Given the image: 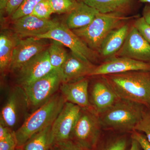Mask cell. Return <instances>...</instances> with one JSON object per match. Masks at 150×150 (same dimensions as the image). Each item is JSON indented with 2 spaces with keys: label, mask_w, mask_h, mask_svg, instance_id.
Returning a JSON list of instances; mask_svg holds the SVG:
<instances>
[{
  "label": "cell",
  "mask_w": 150,
  "mask_h": 150,
  "mask_svg": "<svg viewBox=\"0 0 150 150\" xmlns=\"http://www.w3.org/2000/svg\"><path fill=\"white\" fill-rule=\"evenodd\" d=\"M103 76L119 98L140 103L150 109V71H132Z\"/></svg>",
  "instance_id": "6da1fadb"
},
{
  "label": "cell",
  "mask_w": 150,
  "mask_h": 150,
  "mask_svg": "<svg viewBox=\"0 0 150 150\" xmlns=\"http://www.w3.org/2000/svg\"><path fill=\"white\" fill-rule=\"evenodd\" d=\"M66 102L59 91L28 115L20 127L15 131L17 148H21L33 136L51 126Z\"/></svg>",
  "instance_id": "7a4b0ae2"
},
{
  "label": "cell",
  "mask_w": 150,
  "mask_h": 150,
  "mask_svg": "<svg viewBox=\"0 0 150 150\" xmlns=\"http://www.w3.org/2000/svg\"><path fill=\"white\" fill-rule=\"evenodd\" d=\"M146 108L143 105L119 98L111 107L98 114L103 130L131 133Z\"/></svg>",
  "instance_id": "3957f363"
},
{
  "label": "cell",
  "mask_w": 150,
  "mask_h": 150,
  "mask_svg": "<svg viewBox=\"0 0 150 150\" xmlns=\"http://www.w3.org/2000/svg\"><path fill=\"white\" fill-rule=\"evenodd\" d=\"M136 16H127L121 13H98L90 24L80 29L73 30L89 48L98 52L101 43L109 33L125 24Z\"/></svg>",
  "instance_id": "277c9868"
},
{
  "label": "cell",
  "mask_w": 150,
  "mask_h": 150,
  "mask_svg": "<svg viewBox=\"0 0 150 150\" xmlns=\"http://www.w3.org/2000/svg\"><path fill=\"white\" fill-rule=\"evenodd\" d=\"M102 131L98 113L93 109L81 108L70 139L93 150Z\"/></svg>",
  "instance_id": "5b68a950"
},
{
  "label": "cell",
  "mask_w": 150,
  "mask_h": 150,
  "mask_svg": "<svg viewBox=\"0 0 150 150\" xmlns=\"http://www.w3.org/2000/svg\"><path fill=\"white\" fill-rule=\"evenodd\" d=\"M36 38L59 41L64 46L69 48L71 52L81 59L94 64L99 63L100 61L98 53L89 48L66 24L60 23L49 32Z\"/></svg>",
  "instance_id": "8992f818"
},
{
  "label": "cell",
  "mask_w": 150,
  "mask_h": 150,
  "mask_svg": "<svg viewBox=\"0 0 150 150\" xmlns=\"http://www.w3.org/2000/svg\"><path fill=\"white\" fill-rule=\"evenodd\" d=\"M28 101L24 89L18 86L9 92L1 107L0 123L15 131L20 127L28 116Z\"/></svg>",
  "instance_id": "52a82bcc"
},
{
  "label": "cell",
  "mask_w": 150,
  "mask_h": 150,
  "mask_svg": "<svg viewBox=\"0 0 150 150\" xmlns=\"http://www.w3.org/2000/svg\"><path fill=\"white\" fill-rule=\"evenodd\" d=\"M63 83L61 70L51 73L22 88L27 96L29 110H35L57 93Z\"/></svg>",
  "instance_id": "ba28073f"
},
{
  "label": "cell",
  "mask_w": 150,
  "mask_h": 150,
  "mask_svg": "<svg viewBox=\"0 0 150 150\" xmlns=\"http://www.w3.org/2000/svg\"><path fill=\"white\" fill-rule=\"evenodd\" d=\"M55 69L50 63L48 49L34 56L17 71V86L24 88Z\"/></svg>",
  "instance_id": "9c48e42d"
},
{
  "label": "cell",
  "mask_w": 150,
  "mask_h": 150,
  "mask_svg": "<svg viewBox=\"0 0 150 150\" xmlns=\"http://www.w3.org/2000/svg\"><path fill=\"white\" fill-rule=\"evenodd\" d=\"M92 77L94 79L89 84V100L92 108L99 114L111 107L119 98L104 76Z\"/></svg>",
  "instance_id": "30bf717a"
},
{
  "label": "cell",
  "mask_w": 150,
  "mask_h": 150,
  "mask_svg": "<svg viewBox=\"0 0 150 150\" xmlns=\"http://www.w3.org/2000/svg\"><path fill=\"white\" fill-rule=\"evenodd\" d=\"M81 108L74 103H65L51 126L52 146L57 143L70 139Z\"/></svg>",
  "instance_id": "8fae6325"
},
{
  "label": "cell",
  "mask_w": 150,
  "mask_h": 150,
  "mask_svg": "<svg viewBox=\"0 0 150 150\" xmlns=\"http://www.w3.org/2000/svg\"><path fill=\"white\" fill-rule=\"evenodd\" d=\"M47 40L36 37L20 39L13 50L10 71H17L34 56L48 49Z\"/></svg>",
  "instance_id": "7c38bea8"
},
{
  "label": "cell",
  "mask_w": 150,
  "mask_h": 150,
  "mask_svg": "<svg viewBox=\"0 0 150 150\" xmlns=\"http://www.w3.org/2000/svg\"><path fill=\"white\" fill-rule=\"evenodd\" d=\"M59 24L55 21L38 18L30 14L13 20L12 26L13 32L22 39L43 35Z\"/></svg>",
  "instance_id": "4fadbf2b"
},
{
  "label": "cell",
  "mask_w": 150,
  "mask_h": 150,
  "mask_svg": "<svg viewBox=\"0 0 150 150\" xmlns=\"http://www.w3.org/2000/svg\"><path fill=\"white\" fill-rule=\"evenodd\" d=\"M137 71H150V63L127 57L115 56L97 65L90 77Z\"/></svg>",
  "instance_id": "5bb4252c"
},
{
  "label": "cell",
  "mask_w": 150,
  "mask_h": 150,
  "mask_svg": "<svg viewBox=\"0 0 150 150\" xmlns=\"http://www.w3.org/2000/svg\"><path fill=\"white\" fill-rule=\"evenodd\" d=\"M115 56L150 63V44L133 25L123 46Z\"/></svg>",
  "instance_id": "9a60e30c"
},
{
  "label": "cell",
  "mask_w": 150,
  "mask_h": 150,
  "mask_svg": "<svg viewBox=\"0 0 150 150\" xmlns=\"http://www.w3.org/2000/svg\"><path fill=\"white\" fill-rule=\"evenodd\" d=\"M96 66L91 62L83 60L72 52H70L60 69L63 83L74 81L90 76Z\"/></svg>",
  "instance_id": "2e32d148"
},
{
  "label": "cell",
  "mask_w": 150,
  "mask_h": 150,
  "mask_svg": "<svg viewBox=\"0 0 150 150\" xmlns=\"http://www.w3.org/2000/svg\"><path fill=\"white\" fill-rule=\"evenodd\" d=\"M88 77L62 84L59 90L66 102L76 105L81 108L93 109L89 100Z\"/></svg>",
  "instance_id": "e0dca14e"
},
{
  "label": "cell",
  "mask_w": 150,
  "mask_h": 150,
  "mask_svg": "<svg viewBox=\"0 0 150 150\" xmlns=\"http://www.w3.org/2000/svg\"><path fill=\"white\" fill-rule=\"evenodd\" d=\"M131 27L125 23L110 31L101 43L98 53L104 61L115 56L121 49Z\"/></svg>",
  "instance_id": "ac0fdd59"
},
{
  "label": "cell",
  "mask_w": 150,
  "mask_h": 150,
  "mask_svg": "<svg viewBox=\"0 0 150 150\" xmlns=\"http://www.w3.org/2000/svg\"><path fill=\"white\" fill-rule=\"evenodd\" d=\"M131 133L103 130L93 150H131Z\"/></svg>",
  "instance_id": "d6986e66"
},
{
  "label": "cell",
  "mask_w": 150,
  "mask_h": 150,
  "mask_svg": "<svg viewBox=\"0 0 150 150\" xmlns=\"http://www.w3.org/2000/svg\"><path fill=\"white\" fill-rule=\"evenodd\" d=\"M98 13L96 9L79 0L76 8L68 14L65 24L72 30L83 28L90 24Z\"/></svg>",
  "instance_id": "ffe728a7"
},
{
  "label": "cell",
  "mask_w": 150,
  "mask_h": 150,
  "mask_svg": "<svg viewBox=\"0 0 150 150\" xmlns=\"http://www.w3.org/2000/svg\"><path fill=\"white\" fill-rule=\"evenodd\" d=\"M20 39L14 32L5 30L1 33L0 71L2 74L10 70L13 50Z\"/></svg>",
  "instance_id": "44dd1931"
},
{
  "label": "cell",
  "mask_w": 150,
  "mask_h": 150,
  "mask_svg": "<svg viewBox=\"0 0 150 150\" xmlns=\"http://www.w3.org/2000/svg\"><path fill=\"white\" fill-rule=\"evenodd\" d=\"M103 13L126 14L131 9L134 0H81Z\"/></svg>",
  "instance_id": "7402d4cb"
},
{
  "label": "cell",
  "mask_w": 150,
  "mask_h": 150,
  "mask_svg": "<svg viewBox=\"0 0 150 150\" xmlns=\"http://www.w3.org/2000/svg\"><path fill=\"white\" fill-rule=\"evenodd\" d=\"M48 126L29 139L23 146V150H50L52 147L51 126Z\"/></svg>",
  "instance_id": "603a6c76"
},
{
  "label": "cell",
  "mask_w": 150,
  "mask_h": 150,
  "mask_svg": "<svg viewBox=\"0 0 150 150\" xmlns=\"http://www.w3.org/2000/svg\"><path fill=\"white\" fill-rule=\"evenodd\" d=\"M62 43L52 40L48 48L49 60L54 69H59L67 59L68 53Z\"/></svg>",
  "instance_id": "cb8c5ba5"
},
{
  "label": "cell",
  "mask_w": 150,
  "mask_h": 150,
  "mask_svg": "<svg viewBox=\"0 0 150 150\" xmlns=\"http://www.w3.org/2000/svg\"><path fill=\"white\" fill-rule=\"evenodd\" d=\"M54 13H69L77 5L76 0H49Z\"/></svg>",
  "instance_id": "d4e9b609"
},
{
  "label": "cell",
  "mask_w": 150,
  "mask_h": 150,
  "mask_svg": "<svg viewBox=\"0 0 150 150\" xmlns=\"http://www.w3.org/2000/svg\"><path fill=\"white\" fill-rule=\"evenodd\" d=\"M54 13L49 0H42L35 6L31 15L38 18L49 19Z\"/></svg>",
  "instance_id": "484cf974"
},
{
  "label": "cell",
  "mask_w": 150,
  "mask_h": 150,
  "mask_svg": "<svg viewBox=\"0 0 150 150\" xmlns=\"http://www.w3.org/2000/svg\"><path fill=\"white\" fill-rule=\"evenodd\" d=\"M42 0H24L21 5L11 16L13 21L31 14L33 9Z\"/></svg>",
  "instance_id": "4316f807"
},
{
  "label": "cell",
  "mask_w": 150,
  "mask_h": 150,
  "mask_svg": "<svg viewBox=\"0 0 150 150\" xmlns=\"http://www.w3.org/2000/svg\"><path fill=\"white\" fill-rule=\"evenodd\" d=\"M134 130L144 133L150 142V109L146 108L142 119L135 127Z\"/></svg>",
  "instance_id": "83f0119b"
},
{
  "label": "cell",
  "mask_w": 150,
  "mask_h": 150,
  "mask_svg": "<svg viewBox=\"0 0 150 150\" xmlns=\"http://www.w3.org/2000/svg\"><path fill=\"white\" fill-rule=\"evenodd\" d=\"M133 25L137 28L145 40L150 44V25L145 21L143 17L137 18Z\"/></svg>",
  "instance_id": "f1b7e54d"
},
{
  "label": "cell",
  "mask_w": 150,
  "mask_h": 150,
  "mask_svg": "<svg viewBox=\"0 0 150 150\" xmlns=\"http://www.w3.org/2000/svg\"><path fill=\"white\" fill-rule=\"evenodd\" d=\"M52 148L54 150H93L84 147L70 139L57 143Z\"/></svg>",
  "instance_id": "f546056e"
},
{
  "label": "cell",
  "mask_w": 150,
  "mask_h": 150,
  "mask_svg": "<svg viewBox=\"0 0 150 150\" xmlns=\"http://www.w3.org/2000/svg\"><path fill=\"white\" fill-rule=\"evenodd\" d=\"M133 139L139 144L143 150H150V142L148 141L146 135L140 131L134 130L131 132Z\"/></svg>",
  "instance_id": "4dcf8cb0"
},
{
  "label": "cell",
  "mask_w": 150,
  "mask_h": 150,
  "mask_svg": "<svg viewBox=\"0 0 150 150\" xmlns=\"http://www.w3.org/2000/svg\"><path fill=\"white\" fill-rule=\"evenodd\" d=\"M17 141L15 133L11 137L0 141V150H16Z\"/></svg>",
  "instance_id": "1f68e13d"
},
{
  "label": "cell",
  "mask_w": 150,
  "mask_h": 150,
  "mask_svg": "<svg viewBox=\"0 0 150 150\" xmlns=\"http://www.w3.org/2000/svg\"><path fill=\"white\" fill-rule=\"evenodd\" d=\"M24 0H9L5 8L6 13L9 16H11L21 5Z\"/></svg>",
  "instance_id": "d6a6232c"
},
{
  "label": "cell",
  "mask_w": 150,
  "mask_h": 150,
  "mask_svg": "<svg viewBox=\"0 0 150 150\" xmlns=\"http://www.w3.org/2000/svg\"><path fill=\"white\" fill-rule=\"evenodd\" d=\"M14 133L15 131L0 123V141L8 139Z\"/></svg>",
  "instance_id": "836d02e7"
},
{
  "label": "cell",
  "mask_w": 150,
  "mask_h": 150,
  "mask_svg": "<svg viewBox=\"0 0 150 150\" xmlns=\"http://www.w3.org/2000/svg\"><path fill=\"white\" fill-rule=\"evenodd\" d=\"M142 17L145 21L150 25V4H147L145 6L143 11Z\"/></svg>",
  "instance_id": "e575fe53"
},
{
  "label": "cell",
  "mask_w": 150,
  "mask_h": 150,
  "mask_svg": "<svg viewBox=\"0 0 150 150\" xmlns=\"http://www.w3.org/2000/svg\"><path fill=\"white\" fill-rule=\"evenodd\" d=\"M133 139V138H132ZM131 150H143L138 142L133 139Z\"/></svg>",
  "instance_id": "d590c367"
},
{
  "label": "cell",
  "mask_w": 150,
  "mask_h": 150,
  "mask_svg": "<svg viewBox=\"0 0 150 150\" xmlns=\"http://www.w3.org/2000/svg\"><path fill=\"white\" fill-rule=\"evenodd\" d=\"M9 0H0V9L1 11L5 10L6 6Z\"/></svg>",
  "instance_id": "8d00e7d4"
},
{
  "label": "cell",
  "mask_w": 150,
  "mask_h": 150,
  "mask_svg": "<svg viewBox=\"0 0 150 150\" xmlns=\"http://www.w3.org/2000/svg\"><path fill=\"white\" fill-rule=\"evenodd\" d=\"M140 2L142 3H147L150 4V0H139Z\"/></svg>",
  "instance_id": "74e56055"
},
{
  "label": "cell",
  "mask_w": 150,
  "mask_h": 150,
  "mask_svg": "<svg viewBox=\"0 0 150 150\" xmlns=\"http://www.w3.org/2000/svg\"><path fill=\"white\" fill-rule=\"evenodd\" d=\"M16 150H23L21 148H17Z\"/></svg>",
  "instance_id": "f35d334b"
},
{
  "label": "cell",
  "mask_w": 150,
  "mask_h": 150,
  "mask_svg": "<svg viewBox=\"0 0 150 150\" xmlns=\"http://www.w3.org/2000/svg\"><path fill=\"white\" fill-rule=\"evenodd\" d=\"M50 150H54V149H52V148H51V149H50Z\"/></svg>",
  "instance_id": "ab89813d"
}]
</instances>
